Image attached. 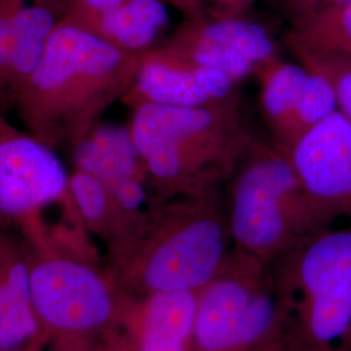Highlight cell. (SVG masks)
Segmentation results:
<instances>
[{
	"label": "cell",
	"instance_id": "3",
	"mask_svg": "<svg viewBox=\"0 0 351 351\" xmlns=\"http://www.w3.org/2000/svg\"><path fill=\"white\" fill-rule=\"evenodd\" d=\"M232 176L226 215L232 245L267 265L332 228L307 195L288 152L275 142L251 136Z\"/></svg>",
	"mask_w": 351,
	"mask_h": 351
},
{
	"label": "cell",
	"instance_id": "19",
	"mask_svg": "<svg viewBox=\"0 0 351 351\" xmlns=\"http://www.w3.org/2000/svg\"><path fill=\"white\" fill-rule=\"evenodd\" d=\"M255 75L261 81V103L265 123L275 143L282 137L289 119L298 101L307 69L280 58L261 66Z\"/></svg>",
	"mask_w": 351,
	"mask_h": 351
},
{
	"label": "cell",
	"instance_id": "20",
	"mask_svg": "<svg viewBox=\"0 0 351 351\" xmlns=\"http://www.w3.org/2000/svg\"><path fill=\"white\" fill-rule=\"evenodd\" d=\"M336 111H339V104L330 81L307 69L301 94L277 146L288 152L304 134Z\"/></svg>",
	"mask_w": 351,
	"mask_h": 351
},
{
	"label": "cell",
	"instance_id": "32",
	"mask_svg": "<svg viewBox=\"0 0 351 351\" xmlns=\"http://www.w3.org/2000/svg\"><path fill=\"white\" fill-rule=\"evenodd\" d=\"M351 351V350H350Z\"/></svg>",
	"mask_w": 351,
	"mask_h": 351
},
{
	"label": "cell",
	"instance_id": "29",
	"mask_svg": "<svg viewBox=\"0 0 351 351\" xmlns=\"http://www.w3.org/2000/svg\"><path fill=\"white\" fill-rule=\"evenodd\" d=\"M5 106H8V104H7V101H5V98L0 94V116H1V114H4V113H3V110H4V107H5Z\"/></svg>",
	"mask_w": 351,
	"mask_h": 351
},
{
	"label": "cell",
	"instance_id": "6",
	"mask_svg": "<svg viewBox=\"0 0 351 351\" xmlns=\"http://www.w3.org/2000/svg\"><path fill=\"white\" fill-rule=\"evenodd\" d=\"M53 204L62 207L68 223L85 228L72 197L71 173L56 151L1 114L0 228L20 230Z\"/></svg>",
	"mask_w": 351,
	"mask_h": 351
},
{
	"label": "cell",
	"instance_id": "26",
	"mask_svg": "<svg viewBox=\"0 0 351 351\" xmlns=\"http://www.w3.org/2000/svg\"><path fill=\"white\" fill-rule=\"evenodd\" d=\"M168 4L178 8L186 17H195L203 14L201 0H165Z\"/></svg>",
	"mask_w": 351,
	"mask_h": 351
},
{
	"label": "cell",
	"instance_id": "2",
	"mask_svg": "<svg viewBox=\"0 0 351 351\" xmlns=\"http://www.w3.org/2000/svg\"><path fill=\"white\" fill-rule=\"evenodd\" d=\"M217 188L155 202L146 226L125 255L106 269L128 295L199 291L233 245Z\"/></svg>",
	"mask_w": 351,
	"mask_h": 351
},
{
	"label": "cell",
	"instance_id": "23",
	"mask_svg": "<svg viewBox=\"0 0 351 351\" xmlns=\"http://www.w3.org/2000/svg\"><path fill=\"white\" fill-rule=\"evenodd\" d=\"M126 1L128 0H65L66 12L64 17H82L108 12Z\"/></svg>",
	"mask_w": 351,
	"mask_h": 351
},
{
	"label": "cell",
	"instance_id": "11",
	"mask_svg": "<svg viewBox=\"0 0 351 351\" xmlns=\"http://www.w3.org/2000/svg\"><path fill=\"white\" fill-rule=\"evenodd\" d=\"M307 195L332 221L351 220V124L336 111L288 151Z\"/></svg>",
	"mask_w": 351,
	"mask_h": 351
},
{
	"label": "cell",
	"instance_id": "30",
	"mask_svg": "<svg viewBox=\"0 0 351 351\" xmlns=\"http://www.w3.org/2000/svg\"><path fill=\"white\" fill-rule=\"evenodd\" d=\"M282 351H294L293 350V349H290V348H289V345L288 343H287V341H285V348H284V350Z\"/></svg>",
	"mask_w": 351,
	"mask_h": 351
},
{
	"label": "cell",
	"instance_id": "22",
	"mask_svg": "<svg viewBox=\"0 0 351 351\" xmlns=\"http://www.w3.org/2000/svg\"><path fill=\"white\" fill-rule=\"evenodd\" d=\"M26 0H0V94L4 97V77L10 36L13 21Z\"/></svg>",
	"mask_w": 351,
	"mask_h": 351
},
{
	"label": "cell",
	"instance_id": "24",
	"mask_svg": "<svg viewBox=\"0 0 351 351\" xmlns=\"http://www.w3.org/2000/svg\"><path fill=\"white\" fill-rule=\"evenodd\" d=\"M278 3L285 12L294 17L298 14L314 12L328 7L351 4V0H278Z\"/></svg>",
	"mask_w": 351,
	"mask_h": 351
},
{
	"label": "cell",
	"instance_id": "1",
	"mask_svg": "<svg viewBox=\"0 0 351 351\" xmlns=\"http://www.w3.org/2000/svg\"><path fill=\"white\" fill-rule=\"evenodd\" d=\"M145 52L120 50L62 20L12 106L26 130L52 150L73 146L123 99Z\"/></svg>",
	"mask_w": 351,
	"mask_h": 351
},
{
	"label": "cell",
	"instance_id": "27",
	"mask_svg": "<svg viewBox=\"0 0 351 351\" xmlns=\"http://www.w3.org/2000/svg\"><path fill=\"white\" fill-rule=\"evenodd\" d=\"M211 1L215 3V5H217V8H220V11L234 16V13L243 11L255 0H211Z\"/></svg>",
	"mask_w": 351,
	"mask_h": 351
},
{
	"label": "cell",
	"instance_id": "12",
	"mask_svg": "<svg viewBox=\"0 0 351 351\" xmlns=\"http://www.w3.org/2000/svg\"><path fill=\"white\" fill-rule=\"evenodd\" d=\"M198 291L121 293L117 326L136 351H193Z\"/></svg>",
	"mask_w": 351,
	"mask_h": 351
},
{
	"label": "cell",
	"instance_id": "4",
	"mask_svg": "<svg viewBox=\"0 0 351 351\" xmlns=\"http://www.w3.org/2000/svg\"><path fill=\"white\" fill-rule=\"evenodd\" d=\"M294 351L351 350V228H328L269 265Z\"/></svg>",
	"mask_w": 351,
	"mask_h": 351
},
{
	"label": "cell",
	"instance_id": "17",
	"mask_svg": "<svg viewBox=\"0 0 351 351\" xmlns=\"http://www.w3.org/2000/svg\"><path fill=\"white\" fill-rule=\"evenodd\" d=\"M71 191L86 230L106 245L107 264L121 259L138 237L139 230L121 213L108 189L98 178L73 169Z\"/></svg>",
	"mask_w": 351,
	"mask_h": 351
},
{
	"label": "cell",
	"instance_id": "13",
	"mask_svg": "<svg viewBox=\"0 0 351 351\" xmlns=\"http://www.w3.org/2000/svg\"><path fill=\"white\" fill-rule=\"evenodd\" d=\"M47 346L30 285L25 242L0 228V351H34Z\"/></svg>",
	"mask_w": 351,
	"mask_h": 351
},
{
	"label": "cell",
	"instance_id": "9",
	"mask_svg": "<svg viewBox=\"0 0 351 351\" xmlns=\"http://www.w3.org/2000/svg\"><path fill=\"white\" fill-rule=\"evenodd\" d=\"M165 43L195 63L224 72L236 82L278 58L263 25L239 16L186 17Z\"/></svg>",
	"mask_w": 351,
	"mask_h": 351
},
{
	"label": "cell",
	"instance_id": "5",
	"mask_svg": "<svg viewBox=\"0 0 351 351\" xmlns=\"http://www.w3.org/2000/svg\"><path fill=\"white\" fill-rule=\"evenodd\" d=\"M25 245L32 295L49 351H94L117 326L120 289L106 267L58 247L50 232Z\"/></svg>",
	"mask_w": 351,
	"mask_h": 351
},
{
	"label": "cell",
	"instance_id": "21",
	"mask_svg": "<svg viewBox=\"0 0 351 351\" xmlns=\"http://www.w3.org/2000/svg\"><path fill=\"white\" fill-rule=\"evenodd\" d=\"M310 71L326 77L336 91L339 111L351 124V62L308 52L294 53Z\"/></svg>",
	"mask_w": 351,
	"mask_h": 351
},
{
	"label": "cell",
	"instance_id": "10",
	"mask_svg": "<svg viewBox=\"0 0 351 351\" xmlns=\"http://www.w3.org/2000/svg\"><path fill=\"white\" fill-rule=\"evenodd\" d=\"M237 84L230 75L190 60L164 42L143 53L121 101L132 110L141 104L213 106L236 95Z\"/></svg>",
	"mask_w": 351,
	"mask_h": 351
},
{
	"label": "cell",
	"instance_id": "7",
	"mask_svg": "<svg viewBox=\"0 0 351 351\" xmlns=\"http://www.w3.org/2000/svg\"><path fill=\"white\" fill-rule=\"evenodd\" d=\"M128 126L141 159L163 149H242L251 137L237 94L203 107L141 104Z\"/></svg>",
	"mask_w": 351,
	"mask_h": 351
},
{
	"label": "cell",
	"instance_id": "31",
	"mask_svg": "<svg viewBox=\"0 0 351 351\" xmlns=\"http://www.w3.org/2000/svg\"><path fill=\"white\" fill-rule=\"evenodd\" d=\"M34 351H45V349H39V350H34Z\"/></svg>",
	"mask_w": 351,
	"mask_h": 351
},
{
	"label": "cell",
	"instance_id": "28",
	"mask_svg": "<svg viewBox=\"0 0 351 351\" xmlns=\"http://www.w3.org/2000/svg\"><path fill=\"white\" fill-rule=\"evenodd\" d=\"M284 348H285V339L282 336H280V337L265 342L264 345L252 351H282Z\"/></svg>",
	"mask_w": 351,
	"mask_h": 351
},
{
	"label": "cell",
	"instance_id": "14",
	"mask_svg": "<svg viewBox=\"0 0 351 351\" xmlns=\"http://www.w3.org/2000/svg\"><path fill=\"white\" fill-rule=\"evenodd\" d=\"M66 12L65 0H26L16 14L7 49L4 98L13 101L34 73Z\"/></svg>",
	"mask_w": 351,
	"mask_h": 351
},
{
	"label": "cell",
	"instance_id": "25",
	"mask_svg": "<svg viewBox=\"0 0 351 351\" xmlns=\"http://www.w3.org/2000/svg\"><path fill=\"white\" fill-rule=\"evenodd\" d=\"M94 351H136L124 332L116 326L99 341Z\"/></svg>",
	"mask_w": 351,
	"mask_h": 351
},
{
	"label": "cell",
	"instance_id": "16",
	"mask_svg": "<svg viewBox=\"0 0 351 351\" xmlns=\"http://www.w3.org/2000/svg\"><path fill=\"white\" fill-rule=\"evenodd\" d=\"M63 20L86 29L113 47L139 53L156 46L169 14L165 0H128L108 12Z\"/></svg>",
	"mask_w": 351,
	"mask_h": 351
},
{
	"label": "cell",
	"instance_id": "15",
	"mask_svg": "<svg viewBox=\"0 0 351 351\" xmlns=\"http://www.w3.org/2000/svg\"><path fill=\"white\" fill-rule=\"evenodd\" d=\"M71 149L73 169L98 178L108 190L134 180L149 181L129 126L98 121Z\"/></svg>",
	"mask_w": 351,
	"mask_h": 351
},
{
	"label": "cell",
	"instance_id": "8",
	"mask_svg": "<svg viewBox=\"0 0 351 351\" xmlns=\"http://www.w3.org/2000/svg\"><path fill=\"white\" fill-rule=\"evenodd\" d=\"M268 277L269 265L232 247L198 291L193 351H237L251 304Z\"/></svg>",
	"mask_w": 351,
	"mask_h": 351
},
{
	"label": "cell",
	"instance_id": "18",
	"mask_svg": "<svg viewBox=\"0 0 351 351\" xmlns=\"http://www.w3.org/2000/svg\"><path fill=\"white\" fill-rule=\"evenodd\" d=\"M289 49L351 62V4L291 17L285 34Z\"/></svg>",
	"mask_w": 351,
	"mask_h": 351
}]
</instances>
